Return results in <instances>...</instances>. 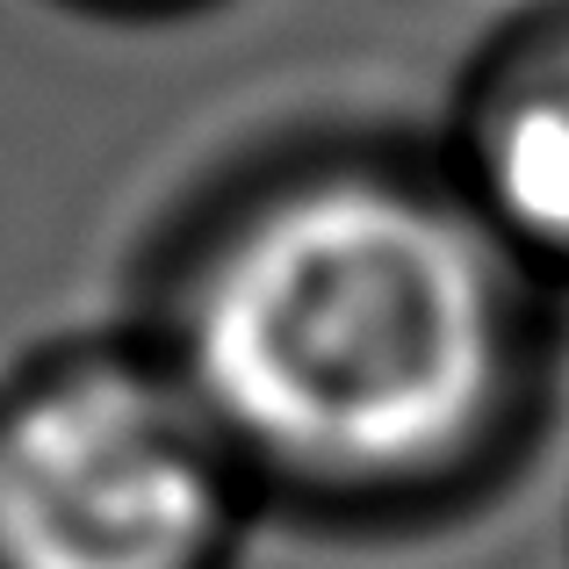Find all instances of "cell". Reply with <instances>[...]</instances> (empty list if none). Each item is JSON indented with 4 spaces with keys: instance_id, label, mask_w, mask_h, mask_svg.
Wrapping results in <instances>:
<instances>
[{
    "instance_id": "1",
    "label": "cell",
    "mask_w": 569,
    "mask_h": 569,
    "mask_svg": "<svg viewBox=\"0 0 569 569\" xmlns=\"http://www.w3.org/2000/svg\"><path fill=\"white\" fill-rule=\"evenodd\" d=\"M130 332L173 368L260 527L418 541L527 476L562 397V296L440 144L303 130L159 223Z\"/></svg>"
},
{
    "instance_id": "2",
    "label": "cell",
    "mask_w": 569,
    "mask_h": 569,
    "mask_svg": "<svg viewBox=\"0 0 569 569\" xmlns=\"http://www.w3.org/2000/svg\"><path fill=\"white\" fill-rule=\"evenodd\" d=\"M252 490L130 325L0 368V569H231Z\"/></svg>"
},
{
    "instance_id": "3",
    "label": "cell",
    "mask_w": 569,
    "mask_h": 569,
    "mask_svg": "<svg viewBox=\"0 0 569 569\" xmlns=\"http://www.w3.org/2000/svg\"><path fill=\"white\" fill-rule=\"evenodd\" d=\"M432 144L490 231L569 303V0H527L476 43Z\"/></svg>"
},
{
    "instance_id": "4",
    "label": "cell",
    "mask_w": 569,
    "mask_h": 569,
    "mask_svg": "<svg viewBox=\"0 0 569 569\" xmlns=\"http://www.w3.org/2000/svg\"><path fill=\"white\" fill-rule=\"evenodd\" d=\"M72 14H94V22H188V14H209L223 0H58Z\"/></svg>"
}]
</instances>
